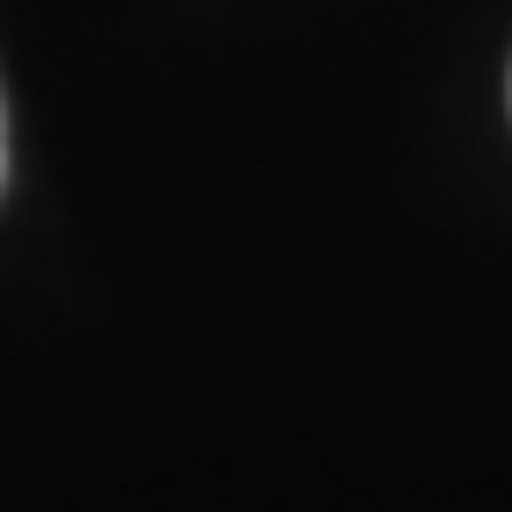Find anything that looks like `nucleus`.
<instances>
[{
	"label": "nucleus",
	"instance_id": "1",
	"mask_svg": "<svg viewBox=\"0 0 512 512\" xmlns=\"http://www.w3.org/2000/svg\"><path fill=\"white\" fill-rule=\"evenodd\" d=\"M0 185H8V114H0Z\"/></svg>",
	"mask_w": 512,
	"mask_h": 512
}]
</instances>
